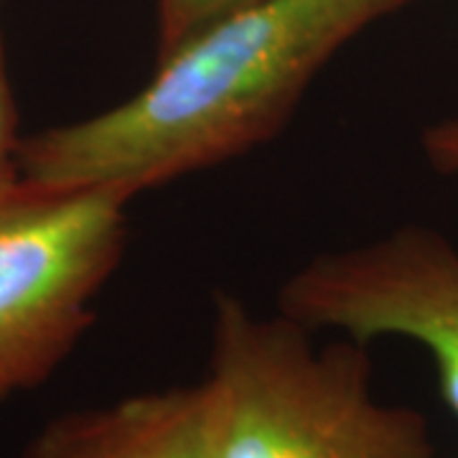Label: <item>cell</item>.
<instances>
[{
	"label": "cell",
	"mask_w": 458,
	"mask_h": 458,
	"mask_svg": "<svg viewBox=\"0 0 458 458\" xmlns=\"http://www.w3.org/2000/svg\"><path fill=\"white\" fill-rule=\"evenodd\" d=\"M21 135H18L16 99L11 92V80L5 69V54L0 41V199L8 197L21 183L18 153H21Z\"/></svg>",
	"instance_id": "7"
},
{
	"label": "cell",
	"mask_w": 458,
	"mask_h": 458,
	"mask_svg": "<svg viewBox=\"0 0 458 458\" xmlns=\"http://www.w3.org/2000/svg\"><path fill=\"white\" fill-rule=\"evenodd\" d=\"M128 201L26 183L0 199V400L49 379L89 328L125 250Z\"/></svg>",
	"instance_id": "3"
},
{
	"label": "cell",
	"mask_w": 458,
	"mask_h": 458,
	"mask_svg": "<svg viewBox=\"0 0 458 458\" xmlns=\"http://www.w3.org/2000/svg\"><path fill=\"white\" fill-rule=\"evenodd\" d=\"M250 0H158V54Z\"/></svg>",
	"instance_id": "6"
},
{
	"label": "cell",
	"mask_w": 458,
	"mask_h": 458,
	"mask_svg": "<svg viewBox=\"0 0 458 458\" xmlns=\"http://www.w3.org/2000/svg\"><path fill=\"white\" fill-rule=\"evenodd\" d=\"M410 0H250L174 49L132 98L21 140V183L135 197L265 143L357 33Z\"/></svg>",
	"instance_id": "1"
},
{
	"label": "cell",
	"mask_w": 458,
	"mask_h": 458,
	"mask_svg": "<svg viewBox=\"0 0 458 458\" xmlns=\"http://www.w3.org/2000/svg\"><path fill=\"white\" fill-rule=\"evenodd\" d=\"M367 344L214 298L209 387L216 458H438L426 415L372 393Z\"/></svg>",
	"instance_id": "2"
},
{
	"label": "cell",
	"mask_w": 458,
	"mask_h": 458,
	"mask_svg": "<svg viewBox=\"0 0 458 458\" xmlns=\"http://www.w3.org/2000/svg\"><path fill=\"white\" fill-rule=\"evenodd\" d=\"M278 309L360 344L403 336L426 346L443 403L458 418V250L438 232L400 227L324 252L283 283Z\"/></svg>",
	"instance_id": "4"
},
{
	"label": "cell",
	"mask_w": 458,
	"mask_h": 458,
	"mask_svg": "<svg viewBox=\"0 0 458 458\" xmlns=\"http://www.w3.org/2000/svg\"><path fill=\"white\" fill-rule=\"evenodd\" d=\"M423 150L433 168L443 174L458 171V117L443 120L438 125H430L423 132Z\"/></svg>",
	"instance_id": "8"
},
{
	"label": "cell",
	"mask_w": 458,
	"mask_h": 458,
	"mask_svg": "<svg viewBox=\"0 0 458 458\" xmlns=\"http://www.w3.org/2000/svg\"><path fill=\"white\" fill-rule=\"evenodd\" d=\"M23 458H216L209 382L125 397L51 420Z\"/></svg>",
	"instance_id": "5"
}]
</instances>
